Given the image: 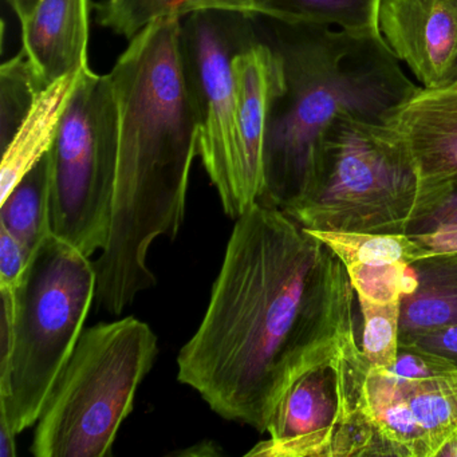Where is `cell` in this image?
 <instances>
[{"mask_svg": "<svg viewBox=\"0 0 457 457\" xmlns=\"http://www.w3.org/2000/svg\"><path fill=\"white\" fill-rule=\"evenodd\" d=\"M178 378L215 413L267 432L307 371L357 352L355 291L338 256L278 208L237 219Z\"/></svg>", "mask_w": 457, "mask_h": 457, "instance_id": "obj_1", "label": "cell"}, {"mask_svg": "<svg viewBox=\"0 0 457 457\" xmlns=\"http://www.w3.org/2000/svg\"><path fill=\"white\" fill-rule=\"evenodd\" d=\"M183 18L167 15L130 39L112 69L119 111V162L111 235L96 262L101 307L120 315L154 286L149 248L173 240L186 215L199 156V117L181 47Z\"/></svg>", "mask_w": 457, "mask_h": 457, "instance_id": "obj_2", "label": "cell"}, {"mask_svg": "<svg viewBox=\"0 0 457 457\" xmlns=\"http://www.w3.org/2000/svg\"><path fill=\"white\" fill-rule=\"evenodd\" d=\"M269 42L282 66L264 138L261 204L286 211L309 191L320 140L342 116L385 124L421 87L382 37L271 21Z\"/></svg>", "mask_w": 457, "mask_h": 457, "instance_id": "obj_3", "label": "cell"}, {"mask_svg": "<svg viewBox=\"0 0 457 457\" xmlns=\"http://www.w3.org/2000/svg\"><path fill=\"white\" fill-rule=\"evenodd\" d=\"M97 294L89 256L54 234L34 251L12 294V344L0 355V409L15 435L38 422Z\"/></svg>", "mask_w": 457, "mask_h": 457, "instance_id": "obj_4", "label": "cell"}, {"mask_svg": "<svg viewBox=\"0 0 457 457\" xmlns=\"http://www.w3.org/2000/svg\"><path fill=\"white\" fill-rule=\"evenodd\" d=\"M420 203L419 172L398 136L342 116L323 133L309 191L283 212L307 229L408 235Z\"/></svg>", "mask_w": 457, "mask_h": 457, "instance_id": "obj_5", "label": "cell"}, {"mask_svg": "<svg viewBox=\"0 0 457 457\" xmlns=\"http://www.w3.org/2000/svg\"><path fill=\"white\" fill-rule=\"evenodd\" d=\"M157 337L135 317L92 326L79 337L37 422V457H105L154 366Z\"/></svg>", "mask_w": 457, "mask_h": 457, "instance_id": "obj_6", "label": "cell"}, {"mask_svg": "<svg viewBox=\"0 0 457 457\" xmlns=\"http://www.w3.org/2000/svg\"><path fill=\"white\" fill-rule=\"evenodd\" d=\"M119 162V111L109 74L87 69L66 109L52 165V231L87 256L111 235Z\"/></svg>", "mask_w": 457, "mask_h": 457, "instance_id": "obj_7", "label": "cell"}, {"mask_svg": "<svg viewBox=\"0 0 457 457\" xmlns=\"http://www.w3.org/2000/svg\"><path fill=\"white\" fill-rule=\"evenodd\" d=\"M186 17L181 47L199 117V156L224 212L237 220L256 202L245 176L232 63L258 36L253 18L240 12L199 10Z\"/></svg>", "mask_w": 457, "mask_h": 457, "instance_id": "obj_8", "label": "cell"}, {"mask_svg": "<svg viewBox=\"0 0 457 457\" xmlns=\"http://www.w3.org/2000/svg\"><path fill=\"white\" fill-rule=\"evenodd\" d=\"M362 350L307 371L286 393L270 421L269 440L247 456L347 457L369 421Z\"/></svg>", "mask_w": 457, "mask_h": 457, "instance_id": "obj_9", "label": "cell"}, {"mask_svg": "<svg viewBox=\"0 0 457 457\" xmlns=\"http://www.w3.org/2000/svg\"><path fill=\"white\" fill-rule=\"evenodd\" d=\"M379 29L422 89L457 85V0H382Z\"/></svg>", "mask_w": 457, "mask_h": 457, "instance_id": "obj_10", "label": "cell"}, {"mask_svg": "<svg viewBox=\"0 0 457 457\" xmlns=\"http://www.w3.org/2000/svg\"><path fill=\"white\" fill-rule=\"evenodd\" d=\"M385 124L403 141L416 164L421 181L417 220L457 184V87H421Z\"/></svg>", "mask_w": 457, "mask_h": 457, "instance_id": "obj_11", "label": "cell"}, {"mask_svg": "<svg viewBox=\"0 0 457 457\" xmlns=\"http://www.w3.org/2000/svg\"><path fill=\"white\" fill-rule=\"evenodd\" d=\"M90 0H39L22 25L23 52L46 87L89 69Z\"/></svg>", "mask_w": 457, "mask_h": 457, "instance_id": "obj_12", "label": "cell"}, {"mask_svg": "<svg viewBox=\"0 0 457 457\" xmlns=\"http://www.w3.org/2000/svg\"><path fill=\"white\" fill-rule=\"evenodd\" d=\"M237 122L248 189L256 203L264 189V138L275 95L282 87L279 57L269 42L256 41L235 57Z\"/></svg>", "mask_w": 457, "mask_h": 457, "instance_id": "obj_13", "label": "cell"}, {"mask_svg": "<svg viewBox=\"0 0 457 457\" xmlns=\"http://www.w3.org/2000/svg\"><path fill=\"white\" fill-rule=\"evenodd\" d=\"M87 71L68 74L49 85L18 128L4 151L0 168V202H4L23 176L52 151L66 109Z\"/></svg>", "mask_w": 457, "mask_h": 457, "instance_id": "obj_14", "label": "cell"}, {"mask_svg": "<svg viewBox=\"0 0 457 457\" xmlns=\"http://www.w3.org/2000/svg\"><path fill=\"white\" fill-rule=\"evenodd\" d=\"M417 285L401 299L400 336L457 325V251L409 264Z\"/></svg>", "mask_w": 457, "mask_h": 457, "instance_id": "obj_15", "label": "cell"}, {"mask_svg": "<svg viewBox=\"0 0 457 457\" xmlns=\"http://www.w3.org/2000/svg\"><path fill=\"white\" fill-rule=\"evenodd\" d=\"M382 0H253L248 17L286 25L320 26L354 36L382 37Z\"/></svg>", "mask_w": 457, "mask_h": 457, "instance_id": "obj_16", "label": "cell"}, {"mask_svg": "<svg viewBox=\"0 0 457 457\" xmlns=\"http://www.w3.org/2000/svg\"><path fill=\"white\" fill-rule=\"evenodd\" d=\"M379 371L389 389L408 409L427 444L429 457H436L443 444L457 432V371L421 379H403Z\"/></svg>", "mask_w": 457, "mask_h": 457, "instance_id": "obj_17", "label": "cell"}, {"mask_svg": "<svg viewBox=\"0 0 457 457\" xmlns=\"http://www.w3.org/2000/svg\"><path fill=\"white\" fill-rule=\"evenodd\" d=\"M52 165L50 152L23 176L9 196L0 202V227H4L29 255L52 231Z\"/></svg>", "mask_w": 457, "mask_h": 457, "instance_id": "obj_18", "label": "cell"}, {"mask_svg": "<svg viewBox=\"0 0 457 457\" xmlns=\"http://www.w3.org/2000/svg\"><path fill=\"white\" fill-rule=\"evenodd\" d=\"M307 231L314 235L323 245H328L345 267L355 264H411L428 256L427 250L411 235L318 229Z\"/></svg>", "mask_w": 457, "mask_h": 457, "instance_id": "obj_19", "label": "cell"}, {"mask_svg": "<svg viewBox=\"0 0 457 457\" xmlns=\"http://www.w3.org/2000/svg\"><path fill=\"white\" fill-rule=\"evenodd\" d=\"M46 85L21 50L0 68V141L6 149Z\"/></svg>", "mask_w": 457, "mask_h": 457, "instance_id": "obj_20", "label": "cell"}, {"mask_svg": "<svg viewBox=\"0 0 457 457\" xmlns=\"http://www.w3.org/2000/svg\"><path fill=\"white\" fill-rule=\"evenodd\" d=\"M363 320V358L370 369H387L400 346L401 301L374 303L358 298Z\"/></svg>", "mask_w": 457, "mask_h": 457, "instance_id": "obj_21", "label": "cell"}, {"mask_svg": "<svg viewBox=\"0 0 457 457\" xmlns=\"http://www.w3.org/2000/svg\"><path fill=\"white\" fill-rule=\"evenodd\" d=\"M346 271L357 298L374 303L401 301L417 285L406 263L355 264L346 267Z\"/></svg>", "mask_w": 457, "mask_h": 457, "instance_id": "obj_22", "label": "cell"}, {"mask_svg": "<svg viewBox=\"0 0 457 457\" xmlns=\"http://www.w3.org/2000/svg\"><path fill=\"white\" fill-rule=\"evenodd\" d=\"M382 370L398 378L421 379L457 371V366L446 358L414 345H400L395 362Z\"/></svg>", "mask_w": 457, "mask_h": 457, "instance_id": "obj_23", "label": "cell"}, {"mask_svg": "<svg viewBox=\"0 0 457 457\" xmlns=\"http://www.w3.org/2000/svg\"><path fill=\"white\" fill-rule=\"evenodd\" d=\"M30 255L26 248L0 227V290L15 291L28 269Z\"/></svg>", "mask_w": 457, "mask_h": 457, "instance_id": "obj_24", "label": "cell"}, {"mask_svg": "<svg viewBox=\"0 0 457 457\" xmlns=\"http://www.w3.org/2000/svg\"><path fill=\"white\" fill-rule=\"evenodd\" d=\"M400 345H414L457 366V325L403 334L400 336Z\"/></svg>", "mask_w": 457, "mask_h": 457, "instance_id": "obj_25", "label": "cell"}, {"mask_svg": "<svg viewBox=\"0 0 457 457\" xmlns=\"http://www.w3.org/2000/svg\"><path fill=\"white\" fill-rule=\"evenodd\" d=\"M457 228V184L432 210L414 220L408 235L430 234L440 229Z\"/></svg>", "mask_w": 457, "mask_h": 457, "instance_id": "obj_26", "label": "cell"}, {"mask_svg": "<svg viewBox=\"0 0 457 457\" xmlns=\"http://www.w3.org/2000/svg\"><path fill=\"white\" fill-rule=\"evenodd\" d=\"M411 237L427 250L428 255L457 251V228L440 229L430 234L411 235Z\"/></svg>", "mask_w": 457, "mask_h": 457, "instance_id": "obj_27", "label": "cell"}, {"mask_svg": "<svg viewBox=\"0 0 457 457\" xmlns=\"http://www.w3.org/2000/svg\"><path fill=\"white\" fill-rule=\"evenodd\" d=\"M251 4L253 0H191L188 6L184 9L183 18L199 10H223L247 15Z\"/></svg>", "mask_w": 457, "mask_h": 457, "instance_id": "obj_28", "label": "cell"}, {"mask_svg": "<svg viewBox=\"0 0 457 457\" xmlns=\"http://www.w3.org/2000/svg\"><path fill=\"white\" fill-rule=\"evenodd\" d=\"M15 437H17V435L12 430L6 413L0 409V457L17 456Z\"/></svg>", "mask_w": 457, "mask_h": 457, "instance_id": "obj_29", "label": "cell"}, {"mask_svg": "<svg viewBox=\"0 0 457 457\" xmlns=\"http://www.w3.org/2000/svg\"><path fill=\"white\" fill-rule=\"evenodd\" d=\"M39 0H7V4L14 10L15 15L20 20L21 26L30 18Z\"/></svg>", "mask_w": 457, "mask_h": 457, "instance_id": "obj_30", "label": "cell"}, {"mask_svg": "<svg viewBox=\"0 0 457 457\" xmlns=\"http://www.w3.org/2000/svg\"><path fill=\"white\" fill-rule=\"evenodd\" d=\"M436 457H457V432L443 444Z\"/></svg>", "mask_w": 457, "mask_h": 457, "instance_id": "obj_31", "label": "cell"}, {"mask_svg": "<svg viewBox=\"0 0 457 457\" xmlns=\"http://www.w3.org/2000/svg\"><path fill=\"white\" fill-rule=\"evenodd\" d=\"M456 87H457V85H456Z\"/></svg>", "mask_w": 457, "mask_h": 457, "instance_id": "obj_32", "label": "cell"}]
</instances>
